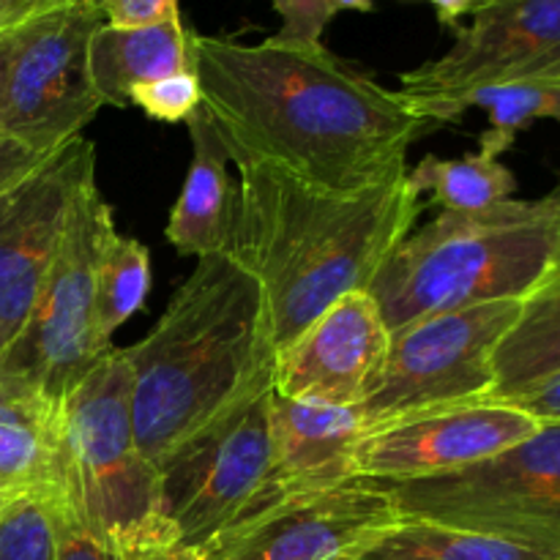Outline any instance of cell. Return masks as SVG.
I'll list each match as a JSON object with an SVG mask.
<instances>
[{
    "instance_id": "6da1fadb",
    "label": "cell",
    "mask_w": 560,
    "mask_h": 560,
    "mask_svg": "<svg viewBox=\"0 0 560 560\" xmlns=\"http://www.w3.org/2000/svg\"><path fill=\"white\" fill-rule=\"evenodd\" d=\"M202 109L230 162L266 164L334 195H361L408 173L410 145L435 120L323 44H244L191 36Z\"/></svg>"
},
{
    "instance_id": "7a4b0ae2",
    "label": "cell",
    "mask_w": 560,
    "mask_h": 560,
    "mask_svg": "<svg viewBox=\"0 0 560 560\" xmlns=\"http://www.w3.org/2000/svg\"><path fill=\"white\" fill-rule=\"evenodd\" d=\"M238 173L222 252L260 282L277 355L342 295L370 288L424 211L408 173L361 195L312 189L266 164Z\"/></svg>"
},
{
    "instance_id": "3957f363",
    "label": "cell",
    "mask_w": 560,
    "mask_h": 560,
    "mask_svg": "<svg viewBox=\"0 0 560 560\" xmlns=\"http://www.w3.org/2000/svg\"><path fill=\"white\" fill-rule=\"evenodd\" d=\"M124 355L137 446L159 470L273 388L277 342L266 293L228 252L200 257L153 331Z\"/></svg>"
},
{
    "instance_id": "277c9868",
    "label": "cell",
    "mask_w": 560,
    "mask_h": 560,
    "mask_svg": "<svg viewBox=\"0 0 560 560\" xmlns=\"http://www.w3.org/2000/svg\"><path fill=\"white\" fill-rule=\"evenodd\" d=\"M560 191L476 213H441L410 230L366 293L388 331L441 312L495 301H525L556 266Z\"/></svg>"
},
{
    "instance_id": "5b68a950",
    "label": "cell",
    "mask_w": 560,
    "mask_h": 560,
    "mask_svg": "<svg viewBox=\"0 0 560 560\" xmlns=\"http://www.w3.org/2000/svg\"><path fill=\"white\" fill-rule=\"evenodd\" d=\"M52 492L124 560L178 541L162 512L156 465L137 446L124 350L109 348L60 408V485Z\"/></svg>"
},
{
    "instance_id": "8992f818",
    "label": "cell",
    "mask_w": 560,
    "mask_h": 560,
    "mask_svg": "<svg viewBox=\"0 0 560 560\" xmlns=\"http://www.w3.org/2000/svg\"><path fill=\"white\" fill-rule=\"evenodd\" d=\"M113 230V208L96 178L88 180L71 206L47 282L22 331L0 355L3 397L63 408L69 394L107 353L93 337V299L96 262Z\"/></svg>"
},
{
    "instance_id": "52a82bcc",
    "label": "cell",
    "mask_w": 560,
    "mask_h": 560,
    "mask_svg": "<svg viewBox=\"0 0 560 560\" xmlns=\"http://www.w3.org/2000/svg\"><path fill=\"white\" fill-rule=\"evenodd\" d=\"M383 485L399 517L560 556V424H541L539 432L485 463Z\"/></svg>"
},
{
    "instance_id": "ba28073f",
    "label": "cell",
    "mask_w": 560,
    "mask_h": 560,
    "mask_svg": "<svg viewBox=\"0 0 560 560\" xmlns=\"http://www.w3.org/2000/svg\"><path fill=\"white\" fill-rule=\"evenodd\" d=\"M523 301L421 317L392 334V348L355 408L364 435L413 416L485 402L495 392L492 359Z\"/></svg>"
},
{
    "instance_id": "9c48e42d",
    "label": "cell",
    "mask_w": 560,
    "mask_h": 560,
    "mask_svg": "<svg viewBox=\"0 0 560 560\" xmlns=\"http://www.w3.org/2000/svg\"><path fill=\"white\" fill-rule=\"evenodd\" d=\"M514 82H560V0H481L441 58L399 74L397 93L432 120L463 93Z\"/></svg>"
},
{
    "instance_id": "30bf717a",
    "label": "cell",
    "mask_w": 560,
    "mask_h": 560,
    "mask_svg": "<svg viewBox=\"0 0 560 560\" xmlns=\"http://www.w3.org/2000/svg\"><path fill=\"white\" fill-rule=\"evenodd\" d=\"M102 22V5L71 3L11 38L5 137L49 156L82 135L104 107L88 69L91 36Z\"/></svg>"
},
{
    "instance_id": "8fae6325",
    "label": "cell",
    "mask_w": 560,
    "mask_h": 560,
    "mask_svg": "<svg viewBox=\"0 0 560 560\" xmlns=\"http://www.w3.org/2000/svg\"><path fill=\"white\" fill-rule=\"evenodd\" d=\"M262 394L159 465L162 512L184 545L202 547L244 514L271 465Z\"/></svg>"
},
{
    "instance_id": "7c38bea8",
    "label": "cell",
    "mask_w": 560,
    "mask_h": 560,
    "mask_svg": "<svg viewBox=\"0 0 560 560\" xmlns=\"http://www.w3.org/2000/svg\"><path fill=\"white\" fill-rule=\"evenodd\" d=\"M397 520L383 481L350 476L235 520L202 550L211 560H345Z\"/></svg>"
},
{
    "instance_id": "4fadbf2b",
    "label": "cell",
    "mask_w": 560,
    "mask_h": 560,
    "mask_svg": "<svg viewBox=\"0 0 560 560\" xmlns=\"http://www.w3.org/2000/svg\"><path fill=\"white\" fill-rule=\"evenodd\" d=\"M96 178V148L74 137L0 197V355L22 331L69 224L71 206Z\"/></svg>"
},
{
    "instance_id": "5bb4252c",
    "label": "cell",
    "mask_w": 560,
    "mask_h": 560,
    "mask_svg": "<svg viewBox=\"0 0 560 560\" xmlns=\"http://www.w3.org/2000/svg\"><path fill=\"white\" fill-rule=\"evenodd\" d=\"M539 430L534 416L503 402L435 410L361 438L353 474L375 481L427 479L498 457Z\"/></svg>"
},
{
    "instance_id": "9a60e30c",
    "label": "cell",
    "mask_w": 560,
    "mask_h": 560,
    "mask_svg": "<svg viewBox=\"0 0 560 560\" xmlns=\"http://www.w3.org/2000/svg\"><path fill=\"white\" fill-rule=\"evenodd\" d=\"M392 348V331L366 290L328 306L277 355L273 392L299 402L359 408Z\"/></svg>"
},
{
    "instance_id": "2e32d148",
    "label": "cell",
    "mask_w": 560,
    "mask_h": 560,
    "mask_svg": "<svg viewBox=\"0 0 560 560\" xmlns=\"http://www.w3.org/2000/svg\"><path fill=\"white\" fill-rule=\"evenodd\" d=\"M271 465L249 506L238 520L262 512L284 498L326 490L353 474L355 443L364 438L355 408L268 397ZM233 525V523H230Z\"/></svg>"
},
{
    "instance_id": "e0dca14e",
    "label": "cell",
    "mask_w": 560,
    "mask_h": 560,
    "mask_svg": "<svg viewBox=\"0 0 560 560\" xmlns=\"http://www.w3.org/2000/svg\"><path fill=\"white\" fill-rule=\"evenodd\" d=\"M191 36L195 31L184 25L180 14L140 27L102 22L88 47V69L102 104L126 109L131 88L195 71Z\"/></svg>"
},
{
    "instance_id": "ac0fdd59",
    "label": "cell",
    "mask_w": 560,
    "mask_h": 560,
    "mask_svg": "<svg viewBox=\"0 0 560 560\" xmlns=\"http://www.w3.org/2000/svg\"><path fill=\"white\" fill-rule=\"evenodd\" d=\"M191 140V164L186 173L178 202L170 211L164 235L178 255L206 257L222 252L228 244L230 211H233V186L228 164L230 153L219 140L208 113L200 107L186 120Z\"/></svg>"
},
{
    "instance_id": "d6986e66",
    "label": "cell",
    "mask_w": 560,
    "mask_h": 560,
    "mask_svg": "<svg viewBox=\"0 0 560 560\" xmlns=\"http://www.w3.org/2000/svg\"><path fill=\"white\" fill-rule=\"evenodd\" d=\"M60 485V408L0 397V501L49 495Z\"/></svg>"
},
{
    "instance_id": "ffe728a7",
    "label": "cell",
    "mask_w": 560,
    "mask_h": 560,
    "mask_svg": "<svg viewBox=\"0 0 560 560\" xmlns=\"http://www.w3.org/2000/svg\"><path fill=\"white\" fill-rule=\"evenodd\" d=\"M556 189L560 191V180ZM492 370L495 392L485 402H501L560 372V252L552 271L523 301L517 323L498 345Z\"/></svg>"
},
{
    "instance_id": "44dd1931",
    "label": "cell",
    "mask_w": 560,
    "mask_h": 560,
    "mask_svg": "<svg viewBox=\"0 0 560 560\" xmlns=\"http://www.w3.org/2000/svg\"><path fill=\"white\" fill-rule=\"evenodd\" d=\"M345 560H560V556L498 536L399 517Z\"/></svg>"
},
{
    "instance_id": "7402d4cb",
    "label": "cell",
    "mask_w": 560,
    "mask_h": 560,
    "mask_svg": "<svg viewBox=\"0 0 560 560\" xmlns=\"http://www.w3.org/2000/svg\"><path fill=\"white\" fill-rule=\"evenodd\" d=\"M408 184L419 197L443 213H476L512 200L517 178L501 159L479 151L463 159L424 156L408 167Z\"/></svg>"
},
{
    "instance_id": "603a6c76",
    "label": "cell",
    "mask_w": 560,
    "mask_h": 560,
    "mask_svg": "<svg viewBox=\"0 0 560 560\" xmlns=\"http://www.w3.org/2000/svg\"><path fill=\"white\" fill-rule=\"evenodd\" d=\"M468 109H485L490 129L479 137V151L501 159L514 137L539 118L560 124V82H514V85H487L463 93L454 102L435 109V124H452Z\"/></svg>"
},
{
    "instance_id": "cb8c5ba5",
    "label": "cell",
    "mask_w": 560,
    "mask_h": 560,
    "mask_svg": "<svg viewBox=\"0 0 560 560\" xmlns=\"http://www.w3.org/2000/svg\"><path fill=\"white\" fill-rule=\"evenodd\" d=\"M151 290V252L137 238H126L118 228L107 235L96 262L93 299V337L98 348H113V334L142 310Z\"/></svg>"
},
{
    "instance_id": "d4e9b609",
    "label": "cell",
    "mask_w": 560,
    "mask_h": 560,
    "mask_svg": "<svg viewBox=\"0 0 560 560\" xmlns=\"http://www.w3.org/2000/svg\"><path fill=\"white\" fill-rule=\"evenodd\" d=\"M0 560H55V528L44 495L14 498L0 509Z\"/></svg>"
},
{
    "instance_id": "484cf974",
    "label": "cell",
    "mask_w": 560,
    "mask_h": 560,
    "mask_svg": "<svg viewBox=\"0 0 560 560\" xmlns=\"http://www.w3.org/2000/svg\"><path fill=\"white\" fill-rule=\"evenodd\" d=\"M273 11L282 20L273 38L295 47H317L323 44V31L339 11H366L375 9V0H271Z\"/></svg>"
},
{
    "instance_id": "4316f807",
    "label": "cell",
    "mask_w": 560,
    "mask_h": 560,
    "mask_svg": "<svg viewBox=\"0 0 560 560\" xmlns=\"http://www.w3.org/2000/svg\"><path fill=\"white\" fill-rule=\"evenodd\" d=\"M200 104L202 93L195 71L142 82L129 93V107H140L148 118L164 120V124H180V120L186 124Z\"/></svg>"
},
{
    "instance_id": "83f0119b",
    "label": "cell",
    "mask_w": 560,
    "mask_h": 560,
    "mask_svg": "<svg viewBox=\"0 0 560 560\" xmlns=\"http://www.w3.org/2000/svg\"><path fill=\"white\" fill-rule=\"evenodd\" d=\"M55 528V560H124L85 528L60 495H44Z\"/></svg>"
},
{
    "instance_id": "f1b7e54d",
    "label": "cell",
    "mask_w": 560,
    "mask_h": 560,
    "mask_svg": "<svg viewBox=\"0 0 560 560\" xmlns=\"http://www.w3.org/2000/svg\"><path fill=\"white\" fill-rule=\"evenodd\" d=\"M102 14L107 25L140 27L178 16V0H102Z\"/></svg>"
},
{
    "instance_id": "f546056e",
    "label": "cell",
    "mask_w": 560,
    "mask_h": 560,
    "mask_svg": "<svg viewBox=\"0 0 560 560\" xmlns=\"http://www.w3.org/2000/svg\"><path fill=\"white\" fill-rule=\"evenodd\" d=\"M501 402L534 416L539 424H560V372L514 394V397L501 399Z\"/></svg>"
},
{
    "instance_id": "4dcf8cb0",
    "label": "cell",
    "mask_w": 560,
    "mask_h": 560,
    "mask_svg": "<svg viewBox=\"0 0 560 560\" xmlns=\"http://www.w3.org/2000/svg\"><path fill=\"white\" fill-rule=\"evenodd\" d=\"M88 0H0V38H11L52 11Z\"/></svg>"
},
{
    "instance_id": "1f68e13d",
    "label": "cell",
    "mask_w": 560,
    "mask_h": 560,
    "mask_svg": "<svg viewBox=\"0 0 560 560\" xmlns=\"http://www.w3.org/2000/svg\"><path fill=\"white\" fill-rule=\"evenodd\" d=\"M47 156L31 151L14 137H0V197L14 189L22 178L33 173Z\"/></svg>"
},
{
    "instance_id": "d6a6232c",
    "label": "cell",
    "mask_w": 560,
    "mask_h": 560,
    "mask_svg": "<svg viewBox=\"0 0 560 560\" xmlns=\"http://www.w3.org/2000/svg\"><path fill=\"white\" fill-rule=\"evenodd\" d=\"M129 560H211V558L206 556L202 547L184 545V541H167V545H156V547H148V550H140Z\"/></svg>"
},
{
    "instance_id": "836d02e7",
    "label": "cell",
    "mask_w": 560,
    "mask_h": 560,
    "mask_svg": "<svg viewBox=\"0 0 560 560\" xmlns=\"http://www.w3.org/2000/svg\"><path fill=\"white\" fill-rule=\"evenodd\" d=\"M424 3H430L432 9H435L438 22H441V25L454 27V31H457L459 20L474 14V11L479 9L481 0H424Z\"/></svg>"
},
{
    "instance_id": "e575fe53",
    "label": "cell",
    "mask_w": 560,
    "mask_h": 560,
    "mask_svg": "<svg viewBox=\"0 0 560 560\" xmlns=\"http://www.w3.org/2000/svg\"><path fill=\"white\" fill-rule=\"evenodd\" d=\"M14 38V36H11ZM11 38H0V137H5V74H9V58H11Z\"/></svg>"
},
{
    "instance_id": "d590c367",
    "label": "cell",
    "mask_w": 560,
    "mask_h": 560,
    "mask_svg": "<svg viewBox=\"0 0 560 560\" xmlns=\"http://www.w3.org/2000/svg\"><path fill=\"white\" fill-rule=\"evenodd\" d=\"M88 3H96V5H102V0H88Z\"/></svg>"
},
{
    "instance_id": "8d00e7d4",
    "label": "cell",
    "mask_w": 560,
    "mask_h": 560,
    "mask_svg": "<svg viewBox=\"0 0 560 560\" xmlns=\"http://www.w3.org/2000/svg\"><path fill=\"white\" fill-rule=\"evenodd\" d=\"M9 503H11V501H9ZM3 506H5V503H3V501H0V509H3Z\"/></svg>"
},
{
    "instance_id": "74e56055",
    "label": "cell",
    "mask_w": 560,
    "mask_h": 560,
    "mask_svg": "<svg viewBox=\"0 0 560 560\" xmlns=\"http://www.w3.org/2000/svg\"><path fill=\"white\" fill-rule=\"evenodd\" d=\"M0 397H3V392H0Z\"/></svg>"
}]
</instances>
